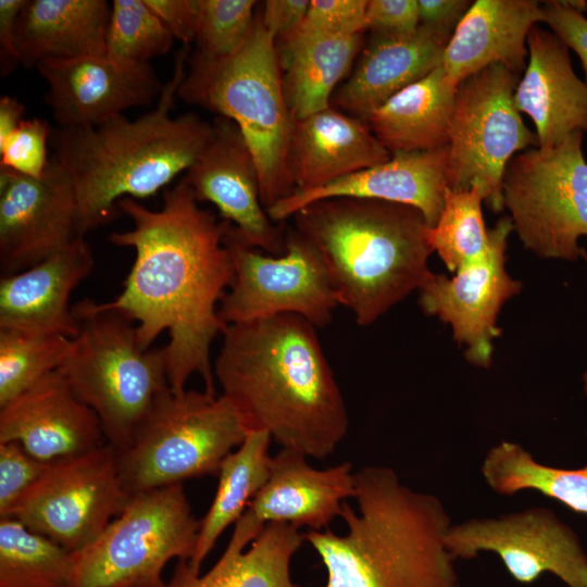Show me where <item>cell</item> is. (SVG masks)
<instances>
[{"instance_id": "1", "label": "cell", "mask_w": 587, "mask_h": 587, "mask_svg": "<svg viewBox=\"0 0 587 587\" xmlns=\"http://www.w3.org/2000/svg\"><path fill=\"white\" fill-rule=\"evenodd\" d=\"M163 205L150 210L136 199L117 202L133 227L109 240L135 251L122 292L104 302L136 322L142 349L162 332L168 386L185 390L189 377L201 376L204 390L216 394L210 348L228 326L218 316L221 300L233 285L234 263L225 243L227 222L201 208L193 191L179 180L162 193Z\"/></svg>"}, {"instance_id": "2", "label": "cell", "mask_w": 587, "mask_h": 587, "mask_svg": "<svg viewBox=\"0 0 587 587\" xmlns=\"http://www.w3.org/2000/svg\"><path fill=\"white\" fill-rule=\"evenodd\" d=\"M315 328L296 314L228 325L213 372L248 433L324 459L346 437L349 417Z\"/></svg>"}, {"instance_id": "3", "label": "cell", "mask_w": 587, "mask_h": 587, "mask_svg": "<svg viewBox=\"0 0 587 587\" xmlns=\"http://www.w3.org/2000/svg\"><path fill=\"white\" fill-rule=\"evenodd\" d=\"M357 510L347 502L344 535L308 530L325 587H461L446 545L452 523L434 495L413 490L386 466L354 472Z\"/></svg>"}, {"instance_id": "4", "label": "cell", "mask_w": 587, "mask_h": 587, "mask_svg": "<svg viewBox=\"0 0 587 587\" xmlns=\"http://www.w3.org/2000/svg\"><path fill=\"white\" fill-rule=\"evenodd\" d=\"M187 48L177 53L152 111L134 121L123 114L97 126L51 129L52 158L75 189L80 236L114 220L121 199L148 198L167 186L210 141L212 124L193 113L172 115Z\"/></svg>"}, {"instance_id": "5", "label": "cell", "mask_w": 587, "mask_h": 587, "mask_svg": "<svg viewBox=\"0 0 587 587\" xmlns=\"http://www.w3.org/2000/svg\"><path fill=\"white\" fill-rule=\"evenodd\" d=\"M292 218L322 255L339 304L362 327L419 290L430 272L429 226L413 207L338 197L310 203Z\"/></svg>"}, {"instance_id": "6", "label": "cell", "mask_w": 587, "mask_h": 587, "mask_svg": "<svg viewBox=\"0 0 587 587\" xmlns=\"http://www.w3.org/2000/svg\"><path fill=\"white\" fill-rule=\"evenodd\" d=\"M177 97L238 125L257 163L266 211L296 192L287 168L294 120L284 97L276 41L260 12L248 38L232 55L190 57Z\"/></svg>"}, {"instance_id": "7", "label": "cell", "mask_w": 587, "mask_h": 587, "mask_svg": "<svg viewBox=\"0 0 587 587\" xmlns=\"http://www.w3.org/2000/svg\"><path fill=\"white\" fill-rule=\"evenodd\" d=\"M73 312L78 333L59 370L98 416L108 444L124 451L157 397L170 387L165 349H142L134 322L104 302L86 298Z\"/></svg>"}, {"instance_id": "8", "label": "cell", "mask_w": 587, "mask_h": 587, "mask_svg": "<svg viewBox=\"0 0 587 587\" xmlns=\"http://www.w3.org/2000/svg\"><path fill=\"white\" fill-rule=\"evenodd\" d=\"M248 435L239 414L223 396L205 390L174 392L170 387L154 400L118 465L133 496L218 475L223 460Z\"/></svg>"}, {"instance_id": "9", "label": "cell", "mask_w": 587, "mask_h": 587, "mask_svg": "<svg viewBox=\"0 0 587 587\" xmlns=\"http://www.w3.org/2000/svg\"><path fill=\"white\" fill-rule=\"evenodd\" d=\"M200 526L183 484L137 492L92 542L73 552L70 587H165V565L192 558Z\"/></svg>"}, {"instance_id": "10", "label": "cell", "mask_w": 587, "mask_h": 587, "mask_svg": "<svg viewBox=\"0 0 587 587\" xmlns=\"http://www.w3.org/2000/svg\"><path fill=\"white\" fill-rule=\"evenodd\" d=\"M584 133L551 149L516 153L502 178L503 207L523 246L544 259L587 258L578 239L587 236V161Z\"/></svg>"}, {"instance_id": "11", "label": "cell", "mask_w": 587, "mask_h": 587, "mask_svg": "<svg viewBox=\"0 0 587 587\" xmlns=\"http://www.w3.org/2000/svg\"><path fill=\"white\" fill-rule=\"evenodd\" d=\"M520 75L492 64L462 80L449 127L448 189L477 188L492 212L503 210L502 178L509 161L537 147L536 133L514 102Z\"/></svg>"}, {"instance_id": "12", "label": "cell", "mask_w": 587, "mask_h": 587, "mask_svg": "<svg viewBox=\"0 0 587 587\" xmlns=\"http://www.w3.org/2000/svg\"><path fill=\"white\" fill-rule=\"evenodd\" d=\"M225 243L235 278L221 300L220 319L227 325L249 323L278 314H296L315 327H325L340 305L325 262L317 249L296 228L285 233L282 255L262 254L242 243L227 223Z\"/></svg>"}, {"instance_id": "13", "label": "cell", "mask_w": 587, "mask_h": 587, "mask_svg": "<svg viewBox=\"0 0 587 587\" xmlns=\"http://www.w3.org/2000/svg\"><path fill=\"white\" fill-rule=\"evenodd\" d=\"M118 452L103 444L53 461L3 519H14L71 552L92 542L127 507Z\"/></svg>"}, {"instance_id": "14", "label": "cell", "mask_w": 587, "mask_h": 587, "mask_svg": "<svg viewBox=\"0 0 587 587\" xmlns=\"http://www.w3.org/2000/svg\"><path fill=\"white\" fill-rule=\"evenodd\" d=\"M446 545L454 561L495 553L520 584L552 574L567 587H587V553L578 536L546 507L452 524Z\"/></svg>"}, {"instance_id": "15", "label": "cell", "mask_w": 587, "mask_h": 587, "mask_svg": "<svg viewBox=\"0 0 587 587\" xmlns=\"http://www.w3.org/2000/svg\"><path fill=\"white\" fill-rule=\"evenodd\" d=\"M513 230L510 216L490 228L487 250L451 277L428 273L419 288L420 305L452 328L466 360L480 367L491 364L492 341L501 330L498 314L507 300L517 295L522 283L505 268L508 237Z\"/></svg>"}, {"instance_id": "16", "label": "cell", "mask_w": 587, "mask_h": 587, "mask_svg": "<svg viewBox=\"0 0 587 587\" xmlns=\"http://www.w3.org/2000/svg\"><path fill=\"white\" fill-rule=\"evenodd\" d=\"M77 215L73 183L52 157L40 177L0 167L1 275L33 267L83 237Z\"/></svg>"}, {"instance_id": "17", "label": "cell", "mask_w": 587, "mask_h": 587, "mask_svg": "<svg viewBox=\"0 0 587 587\" xmlns=\"http://www.w3.org/2000/svg\"><path fill=\"white\" fill-rule=\"evenodd\" d=\"M213 134L180 179L199 202L213 203L232 233L246 246L272 255L285 252V233L262 204L252 151L238 125L217 116Z\"/></svg>"}, {"instance_id": "18", "label": "cell", "mask_w": 587, "mask_h": 587, "mask_svg": "<svg viewBox=\"0 0 587 587\" xmlns=\"http://www.w3.org/2000/svg\"><path fill=\"white\" fill-rule=\"evenodd\" d=\"M35 67L48 84L45 100L61 128L97 126L130 108L149 105L164 86L150 63L107 55L45 59Z\"/></svg>"}, {"instance_id": "19", "label": "cell", "mask_w": 587, "mask_h": 587, "mask_svg": "<svg viewBox=\"0 0 587 587\" xmlns=\"http://www.w3.org/2000/svg\"><path fill=\"white\" fill-rule=\"evenodd\" d=\"M96 413L53 371L0 407V442L16 441L33 457L52 462L103 445Z\"/></svg>"}, {"instance_id": "20", "label": "cell", "mask_w": 587, "mask_h": 587, "mask_svg": "<svg viewBox=\"0 0 587 587\" xmlns=\"http://www.w3.org/2000/svg\"><path fill=\"white\" fill-rule=\"evenodd\" d=\"M448 145L430 150L398 151L380 164L342 177L326 186L296 191L267 210L276 223L315 201L354 197L407 204L417 209L433 227L448 189Z\"/></svg>"}, {"instance_id": "21", "label": "cell", "mask_w": 587, "mask_h": 587, "mask_svg": "<svg viewBox=\"0 0 587 587\" xmlns=\"http://www.w3.org/2000/svg\"><path fill=\"white\" fill-rule=\"evenodd\" d=\"M95 266L85 237L25 271L0 279V328L74 338L78 322L70 305L74 288Z\"/></svg>"}, {"instance_id": "22", "label": "cell", "mask_w": 587, "mask_h": 587, "mask_svg": "<svg viewBox=\"0 0 587 587\" xmlns=\"http://www.w3.org/2000/svg\"><path fill=\"white\" fill-rule=\"evenodd\" d=\"M307 458L290 449L272 457L268 478L245 513L261 526L283 522L309 530L328 528L354 496L355 471L350 462L320 470Z\"/></svg>"}, {"instance_id": "23", "label": "cell", "mask_w": 587, "mask_h": 587, "mask_svg": "<svg viewBox=\"0 0 587 587\" xmlns=\"http://www.w3.org/2000/svg\"><path fill=\"white\" fill-rule=\"evenodd\" d=\"M527 51L514 102L533 120L537 148L547 150L575 132H587V85L572 68L569 47L552 32L533 26Z\"/></svg>"}, {"instance_id": "24", "label": "cell", "mask_w": 587, "mask_h": 587, "mask_svg": "<svg viewBox=\"0 0 587 587\" xmlns=\"http://www.w3.org/2000/svg\"><path fill=\"white\" fill-rule=\"evenodd\" d=\"M452 32L421 24L409 36L372 34L354 71L335 91V108L364 120L397 92L440 66Z\"/></svg>"}, {"instance_id": "25", "label": "cell", "mask_w": 587, "mask_h": 587, "mask_svg": "<svg viewBox=\"0 0 587 587\" xmlns=\"http://www.w3.org/2000/svg\"><path fill=\"white\" fill-rule=\"evenodd\" d=\"M390 158L365 121L330 105L294 121L287 168L296 191H307Z\"/></svg>"}, {"instance_id": "26", "label": "cell", "mask_w": 587, "mask_h": 587, "mask_svg": "<svg viewBox=\"0 0 587 587\" xmlns=\"http://www.w3.org/2000/svg\"><path fill=\"white\" fill-rule=\"evenodd\" d=\"M542 21L536 0H476L454 27L441 66L457 86L497 63L520 75L528 54V33Z\"/></svg>"}, {"instance_id": "27", "label": "cell", "mask_w": 587, "mask_h": 587, "mask_svg": "<svg viewBox=\"0 0 587 587\" xmlns=\"http://www.w3.org/2000/svg\"><path fill=\"white\" fill-rule=\"evenodd\" d=\"M305 541L299 527L283 522L263 529L241 515L217 562L204 574L178 560L165 587H300L290 563Z\"/></svg>"}, {"instance_id": "28", "label": "cell", "mask_w": 587, "mask_h": 587, "mask_svg": "<svg viewBox=\"0 0 587 587\" xmlns=\"http://www.w3.org/2000/svg\"><path fill=\"white\" fill-rule=\"evenodd\" d=\"M110 12L105 0H26L16 23L21 64L107 55Z\"/></svg>"}, {"instance_id": "29", "label": "cell", "mask_w": 587, "mask_h": 587, "mask_svg": "<svg viewBox=\"0 0 587 587\" xmlns=\"http://www.w3.org/2000/svg\"><path fill=\"white\" fill-rule=\"evenodd\" d=\"M457 87L440 65L363 121L391 154L447 146Z\"/></svg>"}, {"instance_id": "30", "label": "cell", "mask_w": 587, "mask_h": 587, "mask_svg": "<svg viewBox=\"0 0 587 587\" xmlns=\"http://www.w3.org/2000/svg\"><path fill=\"white\" fill-rule=\"evenodd\" d=\"M361 46L362 34L290 39L277 46L284 97L294 121L332 105L335 88Z\"/></svg>"}, {"instance_id": "31", "label": "cell", "mask_w": 587, "mask_h": 587, "mask_svg": "<svg viewBox=\"0 0 587 587\" xmlns=\"http://www.w3.org/2000/svg\"><path fill=\"white\" fill-rule=\"evenodd\" d=\"M265 432H249L243 442L222 462L213 501L201 520L197 546L190 567H200L222 533L236 523L270 475V445Z\"/></svg>"}, {"instance_id": "32", "label": "cell", "mask_w": 587, "mask_h": 587, "mask_svg": "<svg viewBox=\"0 0 587 587\" xmlns=\"http://www.w3.org/2000/svg\"><path fill=\"white\" fill-rule=\"evenodd\" d=\"M480 472L498 495L532 490L587 515V464L577 469L551 466L537 461L520 444L502 440L487 451Z\"/></svg>"}, {"instance_id": "33", "label": "cell", "mask_w": 587, "mask_h": 587, "mask_svg": "<svg viewBox=\"0 0 587 587\" xmlns=\"http://www.w3.org/2000/svg\"><path fill=\"white\" fill-rule=\"evenodd\" d=\"M73 552L14 519H0V587H70Z\"/></svg>"}, {"instance_id": "34", "label": "cell", "mask_w": 587, "mask_h": 587, "mask_svg": "<svg viewBox=\"0 0 587 587\" xmlns=\"http://www.w3.org/2000/svg\"><path fill=\"white\" fill-rule=\"evenodd\" d=\"M73 338L0 328V407L57 371L68 355Z\"/></svg>"}, {"instance_id": "35", "label": "cell", "mask_w": 587, "mask_h": 587, "mask_svg": "<svg viewBox=\"0 0 587 587\" xmlns=\"http://www.w3.org/2000/svg\"><path fill=\"white\" fill-rule=\"evenodd\" d=\"M477 188L467 191L447 189L437 223L427 229V242L449 272L455 273L479 258L488 248L490 229L485 225Z\"/></svg>"}, {"instance_id": "36", "label": "cell", "mask_w": 587, "mask_h": 587, "mask_svg": "<svg viewBox=\"0 0 587 587\" xmlns=\"http://www.w3.org/2000/svg\"><path fill=\"white\" fill-rule=\"evenodd\" d=\"M174 37L146 0H114L105 36V54L125 63H149L172 48Z\"/></svg>"}, {"instance_id": "37", "label": "cell", "mask_w": 587, "mask_h": 587, "mask_svg": "<svg viewBox=\"0 0 587 587\" xmlns=\"http://www.w3.org/2000/svg\"><path fill=\"white\" fill-rule=\"evenodd\" d=\"M197 51L207 59L235 53L248 38L257 15L254 0H198Z\"/></svg>"}, {"instance_id": "38", "label": "cell", "mask_w": 587, "mask_h": 587, "mask_svg": "<svg viewBox=\"0 0 587 587\" xmlns=\"http://www.w3.org/2000/svg\"><path fill=\"white\" fill-rule=\"evenodd\" d=\"M366 5L367 0H310L300 27L288 40L363 34Z\"/></svg>"}, {"instance_id": "39", "label": "cell", "mask_w": 587, "mask_h": 587, "mask_svg": "<svg viewBox=\"0 0 587 587\" xmlns=\"http://www.w3.org/2000/svg\"><path fill=\"white\" fill-rule=\"evenodd\" d=\"M51 128L40 118L23 120L12 136L0 146V167L18 174L40 177L48 158Z\"/></svg>"}, {"instance_id": "40", "label": "cell", "mask_w": 587, "mask_h": 587, "mask_svg": "<svg viewBox=\"0 0 587 587\" xmlns=\"http://www.w3.org/2000/svg\"><path fill=\"white\" fill-rule=\"evenodd\" d=\"M52 462L33 457L16 441L0 442V519L7 516Z\"/></svg>"}, {"instance_id": "41", "label": "cell", "mask_w": 587, "mask_h": 587, "mask_svg": "<svg viewBox=\"0 0 587 587\" xmlns=\"http://www.w3.org/2000/svg\"><path fill=\"white\" fill-rule=\"evenodd\" d=\"M420 25L417 0H367L365 28L372 34L409 36Z\"/></svg>"}, {"instance_id": "42", "label": "cell", "mask_w": 587, "mask_h": 587, "mask_svg": "<svg viewBox=\"0 0 587 587\" xmlns=\"http://www.w3.org/2000/svg\"><path fill=\"white\" fill-rule=\"evenodd\" d=\"M541 9L542 22L578 55L587 85V17L571 8L565 0L544 1Z\"/></svg>"}, {"instance_id": "43", "label": "cell", "mask_w": 587, "mask_h": 587, "mask_svg": "<svg viewBox=\"0 0 587 587\" xmlns=\"http://www.w3.org/2000/svg\"><path fill=\"white\" fill-rule=\"evenodd\" d=\"M150 9L161 18L174 39L188 46L196 40L198 28V0H146Z\"/></svg>"}, {"instance_id": "44", "label": "cell", "mask_w": 587, "mask_h": 587, "mask_svg": "<svg viewBox=\"0 0 587 587\" xmlns=\"http://www.w3.org/2000/svg\"><path fill=\"white\" fill-rule=\"evenodd\" d=\"M310 0H267L260 11L266 30L276 46L291 38L300 27L308 11Z\"/></svg>"}, {"instance_id": "45", "label": "cell", "mask_w": 587, "mask_h": 587, "mask_svg": "<svg viewBox=\"0 0 587 587\" xmlns=\"http://www.w3.org/2000/svg\"><path fill=\"white\" fill-rule=\"evenodd\" d=\"M26 0H0V68L8 75L21 64L16 45V23Z\"/></svg>"}, {"instance_id": "46", "label": "cell", "mask_w": 587, "mask_h": 587, "mask_svg": "<svg viewBox=\"0 0 587 587\" xmlns=\"http://www.w3.org/2000/svg\"><path fill=\"white\" fill-rule=\"evenodd\" d=\"M420 23L454 29L472 4L467 0H417Z\"/></svg>"}, {"instance_id": "47", "label": "cell", "mask_w": 587, "mask_h": 587, "mask_svg": "<svg viewBox=\"0 0 587 587\" xmlns=\"http://www.w3.org/2000/svg\"><path fill=\"white\" fill-rule=\"evenodd\" d=\"M24 105L14 97L0 98V146L17 129L24 120Z\"/></svg>"}, {"instance_id": "48", "label": "cell", "mask_w": 587, "mask_h": 587, "mask_svg": "<svg viewBox=\"0 0 587 587\" xmlns=\"http://www.w3.org/2000/svg\"><path fill=\"white\" fill-rule=\"evenodd\" d=\"M583 390L584 394L587 396V370L583 374Z\"/></svg>"}]
</instances>
